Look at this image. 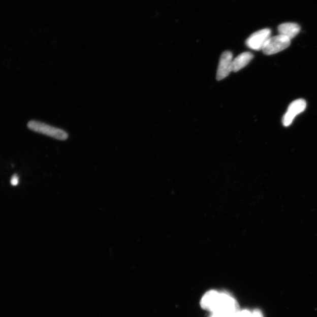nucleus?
Masks as SVG:
<instances>
[{"label": "nucleus", "mask_w": 317, "mask_h": 317, "mask_svg": "<svg viewBox=\"0 0 317 317\" xmlns=\"http://www.w3.org/2000/svg\"><path fill=\"white\" fill-rule=\"evenodd\" d=\"M203 308L208 309L213 314L225 317L235 316L239 311L237 301L229 294L210 291L201 301Z\"/></svg>", "instance_id": "1"}, {"label": "nucleus", "mask_w": 317, "mask_h": 317, "mask_svg": "<svg viewBox=\"0 0 317 317\" xmlns=\"http://www.w3.org/2000/svg\"><path fill=\"white\" fill-rule=\"evenodd\" d=\"M28 127L30 130L59 141H66L69 137V134L66 131L37 120L29 121Z\"/></svg>", "instance_id": "2"}, {"label": "nucleus", "mask_w": 317, "mask_h": 317, "mask_svg": "<svg viewBox=\"0 0 317 317\" xmlns=\"http://www.w3.org/2000/svg\"><path fill=\"white\" fill-rule=\"evenodd\" d=\"M290 44L291 40L284 36L279 35L271 37L264 45L262 51L266 55L275 54L288 48Z\"/></svg>", "instance_id": "3"}, {"label": "nucleus", "mask_w": 317, "mask_h": 317, "mask_svg": "<svg viewBox=\"0 0 317 317\" xmlns=\"http://www.w3.org/2000/svg\"><path fill=\"white\" fill-rule=\"evenodd\" d=\"M271 30L269 28L259 30L252 34L246 41L247 46L251 50H262L267 41L271 37Z\"/></svg>", "instance_id": "4"}, {"label": "nucleus", "mask_w": 317, "mask_h": 317, "mask_svg": "<svg viewBox=\"0 0 317 317\" xmlns=\"http://www.w3.org/2000/svg\"><path fill=\"white\" fill-rule=\"evenodd\" d=\"M307 103L303 99L297 100L289 105L288 111L286 112L282 119L283 125L289 126L293 122L295 117L303 112L306 108Z\"/></svg>", "instance_id": "5"}, {"label": "nucleus", "mask_w": 317, "mask_h": 317, "mask_svg": "<svg viewBox=\"0 0 317 317\" xmlns=\"http://www.w3.org/2000/svg\"><path fill=\"white\" fill-rule=\"evenodd\" d=\"M233 54L230 51H225L221 54L217 71L216 78L217 81L227 77L232 70Z\"/></svg>", "instance_id": "6"}, {"label": "nucleus", "mask_w": 317, "mask_h": 317, "mask_svg": "<svg viewBox=\"0 0 317 317\" xmlns=\"http://www.w3.org/2000/svg\"><path fill=\"white\" fill-rule=\"evenodd\" d=\"M279 35L284 36L292 40L300 31L301 28L299 24L294 22H286L278 26Z\"/></svg>", "instance_id": "7"}, {"label": "nucleus", "mask_w": 317, "mask_h": 317, "mask_svg": "<svg viewBox=\"0 0 317 317\" xmlns=\"http://www.w3.org/2000/svg\"><path fill=\"white\" fill-rule=\"evenodd\" d=\"M253 55L251 52H246L238 55L236 58L233 59L232 70L234 73L239 71L243 68L247 66L252 59Z\"/></svg>", "instance_id": "8"}, {"label": "nucleus", "mask_w": 317, "mask_h": 317, "mask_svg": "<svg viewBox=\"0 0 317 317\" xmlns=\"http://www.w3.org/2000/svg\"><path fill=\"white\" fill-rule=\"evenodd\" d=\"M252 317H263L262 314V312H260L258 309H256V310L252 312Z\"/></svg>", "instance_id": "9"}]
</instances>
